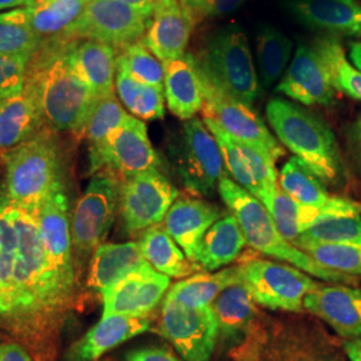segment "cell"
<instances>
[{
  "label": "cell",
  "instance_id": "cell-40",
  "mask_svg": "<svg viewBox=\"0 0 361 361\" xmlns=\"http://www.w3.org/2000/svg\"><path fill=\"white\" fill-rule=\"evenodd\" d=\"M116 68L123 70L143 85L164 89L165 66L145 46L142 40L118 52Z\"/></svg>",
  "mask_w": 361,
  "mask_h": 361
},
{
  "label": "cell",
  "instance_id": "cell-2",
  "mask_svg": "<svg viewBox=\"0 0 361 361\" xmlns=\"http://www.w3.org/2000/svg\"><path fill=\"white\" fill-rule=\"evenodd\" d=\"M70 42L39 49L28 62L26 86L37 99L44 128L83 138L98 98L68 65Z\"/></svg>",
  "mask_w": 361,
  "mask_h": 361
},
{
  "label": "cell",
  "instance_id": "cell-42",
  "mask_svg": "<svg viewBox=\"0 0 361 361\" xmlns=\"http://www.w3.org/2000/svg\"><path fill=\"white\" fill-rule=\"evenodd\" d=\"M293 245L320 244V245H344L361 244V217H338L326 219L298 235Z\"/></svg>",
  "mask_w": 361,
  "mask_h": 361
},
{
  "label": "cell",
  "instance_id": "cell-45",
  "mask_svg": "<svg viewBox=\"0 0 361 361\" xmlns=\"http://www.w3.org/2000/svg\"><path fill=\"white\" fill-rule=\"evenodd\" d=\"M30 59L0 55V99L13 97L25 89Z\"/></svg>",
  "mask_w": 361,
  "mask_h": 361
},
{
  "label": "cell",
  "instance_id": "cell-16",
  "mask_svg": "<svg viewBox=\"0 0 361 361\" xmlns=\"http://www.w3.org/2000/svg\"><path fill=\"white\" fill-rule=\"evenodd\" d=\"M47 267L59 284L77 296V267L71 241V221L65 190L51 195L35 214Z\"/></svg>",
  "mask_w": 361,
  "mask_h": 361
},
{
  "label": "cell",
  "instance_id": "cell-5",
  "mask_svg": "<svg viewBox=\"0 0 361 361\" xmlns=\"http://www.w3.org/2000/svg\"><path fill=\"white\" fill-rule=\"evenodd\" d=\"M219 193L237 219L246 243L258 252L293 264L296 268L331 283H353V276L331 271L285 240L271 213L255 195L246 192L229 177L221 180Z\"/></svg>",
  "mask_w": 361,
  "mask_h": 361
},
{
  "label": "cell",
  "instance_id": "cell-11",
  "mask_svg": "<svg viewBox=\"0 0 361 361\" xmlns=\"http://www.w3.org/2000/svg\"><path fill=\"white\" fill-rule=\"evenodd\" d=\"M238 271L255 302L273 310L300 312L305 296L320 285L298 268L267 259L249 261Z\"/></svg>",
  "mask_w": 361,
  "mask_h": 361
},
{
  "label": "cell",
  "instance_id": "cell-52",
  "mask_svg": "<svg viewBox=\"0 0 361 361\" xmlns=\"http://www.w3.org/2000/svg\"><path fill=\"white\" fill-rule=\"evenodd\" d=\"M344 350L349 361H361V338L347 340L344 343Z\"/></svg>",
  "mask_w": 361,
  "mask_h": 361
},
{
  "label": "cell",
  "instance_id": "cell-34",
  "mask_svg": "<svg viewBox=\"0 0 361 361\" xmlns=\"http://www.w3.org/2000/svg\"><path fill=\"white\" fill-rule=\"evenodd\" d=\"M233 284H240L238 267L216 273L193 274L192 277L173 285L165 298L185 307L202 308L209 307L224 289Z\"/></svg>",
  "mask_w": 361,
  "mask_h": 361
},
{
  "label": "cell",
  "instance_id": "cell-46",
  "mask_svg": "<svg viewBox=\"0 0 361 361\" xmlns=\"http://www.w3.org/2000/svg\"><path fill=\"white\" fill-rule=\"evenodd\" d=\"M246 0H195L186 11L194 26L209 18H219L237 11Z\"/></svg>",
  "mask_w": 361,
  "mask_h": 361
},
{
  "label": "cell",
  "instance_id": "cell-4",
  "mask_svg": "<svg viewBox=\"0 0 361 361\" xmlns=\"http://www.w3.org/2000/svg\"><path fill=\"white\" fill-rule=\"evenodd\" d=\"M267 118L279 141L301 159L325 185H340L344 164L335 134L323 119L301 104L276 98Z\"/></svg>",
  "mask_w": 361,
  "mask_h": 361
},
{
  "label": "cell",
  "instance_id": "cell-9",
  "mask_svg": "<svg viewBox=\"0 0 361 361\" xmlns=\"http://www.w3.org/2000/svg\"><path fill=\"white\" fill-rule=\"evenodd\" d=\"M204 91V118L213 121L234 140L267 153L276 162L284 155V147L274 138L265 122L252 106L221 90L198 68Z\"/></svg>",
  "mask_w": 361,
  "mask_h": 361
},
{
  "label": "cell",
  "instance_id": "cell-14",
  "mask_svg": "<svg viewBox=\"0 0 361 361\" xmlns=\"http://www.w3.org/2000/svg\"><path fill=\"white\" fill-rule=\"evenodd\" d=\"M147 25L146 18L121 1L89 0L68 39L99 42L121 52L142 40Z\"/></svg>",
  "mask_w": 361,
  "mask_h": 361
},
{
  "label": "cell",
  "instance_id": "cell-29",
  "mask_svg": "<svg viewBox=\"0 0 361 361\" xmlns=\"http://www.w3.org/2000/svg\"><path fill=\"white\" fill-rule=\"evenodd\" d=\"M147 264L138 243H104L91 256L87 286L102 295L130 273L141 269Z\"/></svg>",
  "mask_w": 361,
  "mask_h": 361
},
{
  "label": "cell",
  "instance_id": "cell-33",
  "mask_svg": "<svg viewBox=\"0 0 361 361\" xmlns=\"http://www.w3.org/2000/svg\"><path fill=\"white\" fill-rule=\"evenodd\" d=\"M261 361H329V353L301 328L281 325L268 332Z\"/></svg>",
  "mask_w": 361,
  "mask_h": 361
},
{
  "label": "cell",
  "instance_id": "cell-56",
  "mask_svg": "<svg viewBox=\"0 0 361 361\" xmlns=\"http://www.w3.org/2000/svg\"><path fill=\"white\" fill-rule=\"evenodd\" d=\"M329 361H338L337 359H335L332 355H329Z\"/></svg>",
  "mask_w": 361,
  "mask_h": 361
},
{
  "label": "cell",
  "instance_id": "cell-47",
  "mask_svg": "<svg viewBox=\"0 0 361 361\" xmlns=\"http://www.w3.org/2000/svg\"><path fill=\"white\" fill-rule=\"evenodd\" d=\"M268 331L258 323L245 340L232 349L233 361H261V352L267 340Z\"/></svg>",
  "mask_w": 361,
  "mask_h": 361
},
{
  "label": "cell",
  "instance_id": "cell-27",
  "mask_svg": "<svg viewBox=\"0 0 361 361\" xmlns=\"http://www.w3.org/2000/svg\"><path fill=\"white\" fill-rule=\"evenodd\" d=\"M43 128L37 99L26 85L22 92L0 99V162Z\"/></svg>",
  "mask_w": 361,
  "mask_h": 361
},
{
  "label": "cell",
  "instance_id": "cell-21",
  "mask_svg": "<svg viewBox=\"0 0 361 361\" xmlns=\"http://www.w3.org/2000/svg\"><path fill=\"white\" fill-rule=\"evenodd\" d=\"M302 310L328 324L347 340L361 338V290L347 285H319L302 302Z\"/></svg>",
  "mask_w": 361,
  "mask_h": 361
},
{
  "label": "cell",
  "instance_id": "cell-28",
  "mask_svg": "<svg viewBox=\"0 0 361 361\" xmlns=\"http://www.w3.org/2000/svg\"><path fill=\"white\" fill-rule=\"evenodd\" d=\"M219 325L222 343L237 347L257 325L256 302L243 284H233L224 289L210 304Z\"/></svg>",
  "mask_w": 361,
  "mask_h": 361
},
{
  "label": "cell",
  "instance_id": "cell-39",
  "mask_svg": "<svg viewBox=\"0 0 361 361\" xmlns=\"http://www.w3.org/2000/svg\"><path fill=\"white\" fill-rule=\"evenodd\" d=\"M18 253V231L13 205L0 197V319L7 313L11 298L13 271Z\"/></svg>",
  "mask_w": 361,
  "mask_h": 361
},
{
  "label": "cell",
  "instance_id": "cell-48",
  "mask_svg": "<svg viewBox=\"0 0 361 361\" xmlns=\"http://www.w3.org/2000/svg\"><path fill=\"white\" fill-rule=\"evenodd\" d=\"M126 361H180L170 350L159 347L133 349L126 355Z\"/></svg>",
  "mask_w": 361,
  "mask_h": 361
},
{
  "label": "cell",
  "instance_id": "cell-53",
  "mask_svg": "<svg viewBox=\"0 0 361 361\" xmlns=\"http://www.w3.org/2000/svg\"><path fill=\"white\" fill-rule=\"evenodd\" d=\"M349 59L350 63L361 71V42L349 43Z\"/></svg>",
  "mask_w": 361,
  "mask_h": 361
},
{
  "label": "cell",
  "instance_id": "cell-54",
  "mask_svg": "<svg viewBox=\"0 0 361 361\" xmlns=\"http://www.w3.org/2000/svg\"><path fill=\"white\" fill-rule=\"evenodd\" d=\"M32 0H0V11L1 10H13L19 7H25Z\"/></svg>",
  "mask_w": 361,
  "mask_h": 361
},
{
  "label": "cell",
  "instance_id": "cell-38",
  "mask_svg": "<svg viewBox=\"0 0 361 361\" xmlns=\"http://www.w3.org/2000/svg\"><path fill=\"white\" fill-rule=\"evenodd\" d=\"M39 47L26 6L0 13V55L31 59Z\"/></svg>",
  "mask_w": 361,
  "mask_h": 361
},
{
  "label": "cell",
  "instance_id": "cell-23",
  "mask_svg": "<svg viewBox=\"0 0 361 361\" xmlns=\"http://www.w3.org/2000/svg\"><path fill=\"white\" fill-rule=\"evenodd\" d=\"M67 61L77 75L99 99L116 94V56L114 47L94 40H71Z\"/></svg>",
  "mask_w": 361,
  "mask_h": 361
},
{
  "label": "cell",
  "instance_id": "cell-55",
  "mask_svg": "<svg viewBox=\"0 0 361 361\" xmlns=\"http://www.w3.org/2000/svg\"><path fill=\"white\" fill-rule=\"evenodd\" d=\"M195 0H180V6L183 7V10L185 11H188L190 7H192V4H193Z\"/></svg>",
  "mask_w": 361,
  "mask_h": 361
},
{
  "label": "cell",
  "instance_id": "cell-30",
  "mask_svg": "<svg viewBox=\"0 0 361 361\" xmlns=\"http://www.w3.org/2000/svg\"><path fill=\"white\" fill-rule=\"evenodd\" d=\"M87 3L89 0H32L27 4V13L40 40V47L68 42L70 31Z\"/></svg>",
  "mask_w": 361,
  "mask_h": 361
},
{
  "label": "cell",
  "instance_id": "cell-31",
  "mask_svg": "<svg viewBox=\"0 0 361 361\" xmlns=\"http://www.w3.org/2000/svg\"><path fill=\"white\" fill-rule=\"evenodd\" d=\"M246 244L237 219L233 214H225L204 234L197 247L194 262L201 269L216 271L238 257Z\"/></svg>",
  "mask_w": 361,
  "mask_h": 361
},
{
  "label": "cell",
  "instance_id": "cell-43",
  "mask_svg": "<svg viewBox=\"0 0 361 361\" xmlns=\"http://www.w3.org/2000/svg\"><path fill=\"white\" fill-rule=\"evenodd\" d=\"M130 118L123 106L116 99V94L99 98L91 111L85 129V138L90 149L104 142V138L122 126Z\"/></svg>",
  "mask_w": 361,
  "mask_h": 361
},
{
  "label": "cell",
  "instance_id": "cell-1",
  "mask_svg": "<svg viewBox=\"0 0 361 361\" xmlns=\"http://www.w3.org/2000/svg\"><path fill=\"white\" fill-rule=\"evenodd\" d=\"M13 214L18 253L10 307L0 325L23 340L37 356H44L74 310L77 296L68 293L47 267L37 217L15 207Z\"/></svg>",
  "mask_w": 361,
  "mask_h": 361
},
{
  "label": "cell",
  "instance_id": "cell-20",
  "mask_svg": "<svg viewBox=\"0 0 361 361\" xmlns=\"http://www.w3.org/2000/svg\"><path fill=\"white\" fill-rule=\"evenodd\" d=\"M298 23L331 38H361L360 0H284Z\"/></svg>",
  "mask_w": 361,
  "mask_h": 361
},
{
  "label": "cell",
  "instance_id": "cell-8",
  "mask_svg": "<svg viewBox=\"0 0 361 361\" xmlns=\"http://www.w3.org/2000/svg\"><path fill=\"white\" fill-rule=\"evenodd\" d=\"M171 153L180 180L190 193L212 197L221 180L229 174L216 138L205 122L195 116L185 121Z\"/></svg>",
  "mask_w": 361,
  "mask_h": 361
},
{
  "label": "cell",
  "instance_id": "cell-24",
  "mask_svg": "<svg viewBox=\"0 0 361 361\" xmlns=\"http://www.w3.org/2000/svg\"><path fill=\"white\" fill-rule=\"evenodd\" d=\"M150 317H130L121 314L102 316L101 322L77 341L68 352L70 361H94L110 349L133 337L150 331Z\"/></svg>",
  "mask_w": 361,
  "mask_h": 361
},
{
  "label": "cell",
  "instance_id": "cell-37",
  "mask_svg": "<svg viewBox=\"0 0 361 361\" xmlns=\"http://www.w3.org/2000/svg\"><path fill=\"white\" fill-rule=\"evenodd\" d=\"M279 183L283 192L301 205H324L332 198L323 180L295 155L281 168Z\"/></svg>",
  "mask_w": 361,
  "mask_h": 361
},
{
  "label": "cell",
  "instance_id": "cell-51",
  "mask_svg": "<svg viewBox=\"0 0 361 361\" xmlns=\"http://www.w3.org/2000/svg\"><path fill=\"white\" fill-rule=\"evenodd\" d=\"M116 1H121L126 6H129L137 13H141L143 18H146L147 20L152 19L153 13H154L155 3H157V0H116Z\"/></svg>",
  "mask_w": 361,
  "mask_h": 361
},
{
  "label": "cell",
  "instance_id": "cell-26",
  "mask_svg": "<svg viewBox=\"0 0 361 361\" xmlns=\"http://www.w3.org/2000/svg\"><path fill=\"white\" fill-rule=\"evenodd\" d=\"M164 66V91L169 110L182 121H189L204 106V91L195 56L186 52Z\"/></svg>",
  "mask_w": 361,
  "mask_h": 361
},
{
  "label": "cell",
  "instance_id": "cell-49",
  "mask_svg": "<svg viewBox=\"0 0 361 361\" xmlns=\"http://www.w3.org/2000/svg\"><path fill=\"white\" fill-rule=\"evenodd\" d=\"M0 361H32L26 349L15 343H0Z\"/></svg>",
  "mask_w": 361,
  "mask_h": 361
},
{
  "label": "cell",
  "instance_id": "cell-19",
  "mask_svg": "<svg viewBox=\"0 0 361 361\" xmlns=\"http://www.w3.org/2000/svg\"><path fill=\"white\" fill-rule=\"evenodd\" d=\"M277 229L290 244L298 235L326 219L360 216L361 202L348 198L332 197L324 205H301L281 189L277 190L271 205L267 207Z\"/></svg>",
  "mask_w": 361,
  "mask_h": 361
},
{
  "label": "cell",
  "instance_id": "cell-18",
  "mask_svg": "<svg viewBox=\"0 0 361 361\" xmlns=\"http://www.w3.org/2000/svg\"><path fill=\"white\" fill-rule=\"evenodd\" d=\"M170 288V277L155 271L150 264L130 273L101 296L104 316L121 314L149 317Z\"/></svg>",
  "mask_w": 361,
  "mask_h": 361
},
{
  "label": "cell",
  "instance_id": "cell-50",
  "mask_svg": "<svg viewBox=\"0 0 361 361\" xmlns=\"http://www.w3.org/2000/svg\"><path fill=\"white\" fill-rule=\"evenodd\" d=\"M349 142H350L357 168L361 173V114L357 116V119L353 122L352 128L349 130Z\"/></svg>",
  "mask_w": 361,
  "mask_h": 361
},
{
  "label": "cell",
  "instance_id": "cell-12",
  "mask_svg": "<svg viewBox=\"0 0 361 361\" xmlns=\"http://www.w3.org/2000/svg\"><path fill=\"white\" fill-rule=\"evenodd\" d=\"M178 197L177 188L159 170L145 171L121 180L119 213L129 234L158 226Z\"/></svg>",
  "mask_w": 361,
  "mask_h": 361
},
{
  "label": "cell",
  "instance_id": "cell-10",
  "mask_svg": "<svg viewBox=\"0 0 361 361\" xmlns=\"http://www.w3.org/2000/svg\"><path fill=\"white\" fill-rule=\"evenodd\" d=\"M161 158L149 140L141 119H129L113 130L104 142L90 149V173L109 171L119 180L150 170H159Z\"/></svg>",
  "mask_w": 361,
  "mask_h": 361
},
{
  "label": "cell",
  "instance_id": "cell-22",
  "mask_svg": "<svg viewBox=\"0 0 361 361\" xmlns=\"http://www.w3.org/2000/svg\"><path fill=\"white\" fill-rule=\"evenodd\" d=\"M194 23L180 0H157L142 42L166 65L186 54Z\"/></svg>",
  "mask_w": 361,
  "mask_h": 361
},
{
  "label": "cell",
  "instance_id": "cell-44",
  "mask_svg": "<svg viewBox=\"0 0 361 361\" xmlns=\"http://www.w3.org/2000/svg\"><path fill=\"white\" fill-rule=\"evenodd\" d=\"M317 264L331 271H340L349 276L361 274V244L344 245H320L305 244L297 246Z\"/></svg>",
  "mask_w": 361,
  "mask_h": 361
},
{
  "label": "cell",
  "instance_id": "cell-25",
  "mask_svg": "<svg viewBox=\"0 0 361 361\" xmlns=\"http://www.w3.org/2000/svg\"><path fill=\"white\" fill-rule=\"evenodd\" d=\"M224 216V212L212 204L200 200H180L169 209L164 219V229L183 249L186 257L194 262L204 234Z\"/></svg>",
  "mask_w": 361,
  "mask_h": 361
},
{
  "label": "cell",
  "instance_id": "cell-13",
  "mask_svg": "<svg viewBox=\"0 0 361 361\" xmlns=\"http://www.w3.org/2000/svg\"><path fill=\"white\" fill-rule=\"evenodd\" d=\"M158 332L186 361H210L219 338L212 307L190 308L164 300Z\"/></svg>",
  "mask_w": 361,
  "mask_h": 361
},
{
  "label": "cell",
  "instance_id": "cell-35",
  "mask_svg": "<svg viewBox=\"0 0 361 361\" xmlns=\"http://www.w3.org/2000/svg\"><path fill=\"white\" fill-rule=\"evenodd\" d=\"M256 49L259 85L269 89L284 75L293 54V42L276 27L265 26L257 35Z\"/></svg>",
  "mask_w": 361,
  "mask_h": 361
},
{
  "label": "cell",
  "instance_id": "cell-3",
  "mask_svg": "<svg viewBox=\"0 0 361 361\" xmlns=\"http://www.w3.org/2000/svg\"><path fill=\"white\" fill-rule=\"evenodd\" d=\"M4 197L13 207L38 214L65 190V158L58 133L43 128L4 157Z\"/></svg>",
  "mask_w": 361,
  "mask_h": 361
},
{
  "label": "cell",
  "instance_id": "cell-6",
  "mask_svg": "<svg viewBox=\"0 0 361 361\" xmlns=\"http://www.w3.org/2000/svg\"><path fill=\"white\" fill-rule=\"evenodd\" d=\"M195 62L221 90L238 101L252 106L259 97L261 85L253 55L241 27H222L212 34Z\"/></svg>",
  "mask_w": 361,
  "mask_h": 361
},
{
  "label": "cell",
  "instance_id": "cell-15",
  "mask_svg": "<svg viewBox=\"0 0 361 361\" xmlns=\"http://www.w3.org/2000/svg\"><path fill=\"white\" fill-rule=\"evenodd\" d=\"M204 122L219 143L225 168L234 182L255 195L264 207H269L280 189L273 158L250 145L234 140L213 121L204 118Z\"/></svg>",
  "mask_w": 361,
  "mask_h": 361
},
{
  "label": "cell",
  "instance_id": "cell-36",
  "mask_svg": "<svg viewBox=\"0 0 361 361\" xmlns=\"http://www.w3.org/2000/svg\"><path fill=\"white\" fill-rule=\"evenodd\" d=\"M116 90L122 104L138 119L154 121L165 116V91L147 86L116 68Z\"/></svg>",
  "mask_w": 361,
  "mask_h": 361
},
{
  "label": "cell",
  "instance_id": "cell-7",
  "mask_svg": "<svg viewBox=\"0 0 361 361\" xmlns=\"http://www.w3.org/2000/svg\"><path fill=\"white\" fill-rule=\"evenodd\" d=\"M121 180L109 171L94 174L87 189L78 200L71 217V241L77 271L91 258L116 221L119 210Z\"/></svg>",
  "mask_w": 361,
  "mask_h": 361
},
{
  "label": "cell",
  "instance_id": "cell-41",
  "mask_svg": "<svg viewBox=\"0 0 361 361\" xmlns=\"http://www.w3.org/2000/svg\"><path fill=\"white\" fill-rule=\"evenodd\" d=\"M314 43L329 65L336 90L361 101V71L348 62L341 43L331 37L314 39Z\"/></svg>",
  "mask_w": 361,
  "mask_h": 361
},
{
  "label": "cell",
  "instance_id": "cell-17",
  "mask_svg": "<svg viewBox=\"0 0 361 361\" xmlns=\"http://www.w3.org/2000/svg\"><path fill=\"white\" fill-rule=\"evenodd\" d=\"M276 91L305 106H329L335 102L332 73L314 40L298 43L295 56Z\"/></svg>",
  "mask_w": 361,
  "mask_h": 361
},
{
  "label": "cell",
  "instance_id": "cell-32",
  "mask_svg": "<svg viewBox=\"0 0 361 361\" xmlns=\"http://www.w3.org/2000/svg\"><path fill=\"white\" fill-rule=\"evenodd\" d=\"M138 244L152 268L170 279H183L201 269L183 255L177 243L159 225L145 231Z\"/></svg>",
  "mask_w": 361,
  "mask_h": 361
}]
</instances>
